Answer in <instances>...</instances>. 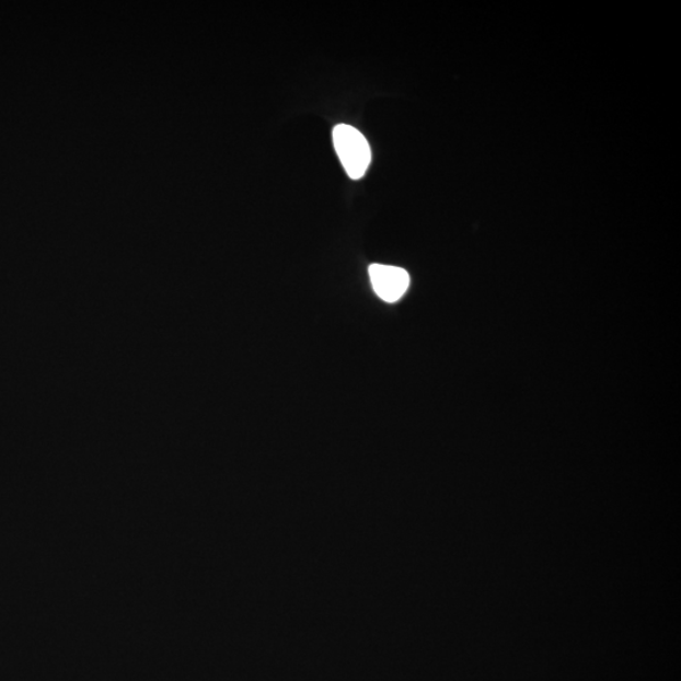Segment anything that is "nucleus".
Instances as JSON below:
<instances>
[{"label":"nucleus","instance_id":"nucleus-1","mask_svg":"<svg viewBox=\"0 0 681 681\" xmlns=\"http://www.w3.org/2000/svg\"><path fill=\"white\" fill-rule=\"evenodd\" d=\"M334 145L348 177L362 178L371 163V148L367 138L356 128L338 124L334 129Z\"/></svg>","mask_w":681,"mask_h":681},{"label":"nucleus","instance_id":"nucleus-2","mask_svg":"<svg viewBox=\"0 0 681 681\" xmlns=\"http://www.w3.org/2000/svg\"><path fill=\"white\" fill-rule=\"evenodd\" d=\"M369 276L376 293L389 303L399 301L411 284L409 274L392 265L372 264Z\"/></svg>","mask_w":681,"mask_h":681}]
</instances>
